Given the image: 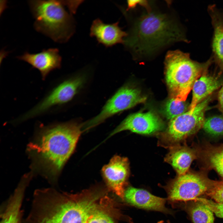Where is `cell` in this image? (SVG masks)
<instances>
[{
	"mask_svg": "<svg viewBox=\"0 0 223 223\" xmlns=\"http://www.w3.org/2000/svg\"><path fill=\"white\" fill-rule=\"evenodd\" d=\"M83 126V124L71 121L39 129L27 149L31 171L39 173L52 184L56 183L75 149Z\"/></svg>",
	"mask_w": 223,
	"mask_h": 223,
	"instance_id": "cell-1",
	"label": "cell"
},
{
	"mask_svg": "<svg viewBox=\"0 0 223 223\" xmlns=\"http://www.w3.org/2000/svg\"><path fill=\"white\" fill-rule=\"evenodd\" d=\"M143 5L145 10L133 21L124 44L134 57H153L178 42H188L177 20L171 15Z\"/></svg>",
	"mask_w": 223,
	"mask_h": 223,
	"instance_id": "cell-2",
	"label": "cell"
},
{
	"mask_svg": "<svg viewBox=\"0 0 223 223\" xmlns=\"http://www.w3.org/2000/svg\"><path fill=\"white\" fill-rule=\"evenodd\" d=\"M99 196L88 190L72 194L52 188L37 189L28 217L37 223H86L101 210Z\"/></svg>",
	"mask_w": 223,
	"mask_h": 223,
	"instance_id": "cell-3",
	"label": "cell"
},
{
	"mask_svg": "<svg viewBox=\"0 0 223 223\" xmlns=\"http://www.w3.org/2000/svg\"><path fill=\"white\" fill-rule=\"evenodd\" d=\"M213 62L211 56L200 63L192 60L188 53L179 50H170L165 55V75L170 98L186 101L194 84Z\"/></svg>",
	"mask_w": 223,
	"mask_h": 223,
	"instance_id": "cell-4",
	"label": "cell"
},
{
	"mask_svg": "<svg viewBox=\"0 0 223 223\" xmlns=\"http://www.w3.org/2000/svg\"><path fill=\"white\" fill-rule=\"evenodd\" d=\"M28 3L37 31L56 42L69 40L74 32L75 24L71 14L65 8V1L30 0Z\"/></svg>",
	"mask_w": 223,
	"mask_h": 223,
	"instance_id": "cell-5",
	"label": "cell"
},
{
	"mask_svg": "<svg viewBox=\"0 0 223 223\" xmlns=\"http://www.w3.org/2000/svg\"><path fill=\"white\" fill-rule=\"evenodd\" d=\"M214 181L201 172H187L178 176L167 186L168 199L172 202L192 201L206 194Z\"/></svg>",
	"mask_w": 223,
	"mask_h": 223,
	"instance_id": "cell-6",
	"label": "cell"
},
{
	"mask_svg": "<svg viewBox=\"0 0 223 223\" xmlns=\"http://www.w3.org/2000/svg\"><path fill=\"white\" fill-rule=\"evenodd\" d=\"M210 95L198 104L193 110H189L170 120L164 137L169 142H179L202 128L205 114L212 100Z\"/></svg>",
	"mask_w": 223,
	"mask_h": 223,
	"instance_id": "cell-7",
	"label": "cell"
},
{
	"mask_svg": "<svg viewBox=\"0 0 223 223\" xmlns=\"http://www.w3.org/2000/svg\"><path fill=\"white\" fill-rule=\"evenodd\" d=\"M146 99L139 89L129 85L122 86L107 101L99 114L83 124V130L94 127L118 112L144 103Z\"/></svg>",
	"mask_w": 223,
	"mask_h": 223,
	"instance_id": "cell-8",
	"label": "cell"
},
{
	"mask_svg": "<svg viewBox=\"0 0 223 223\" xmlns=\"http://www.w3.org/2000/svg\"><path fill=\"white\" fill-rule=\"evenodd\" d=\"M84 77L79 76L57 86L41 102L21 117L22 121L40 115L52 107L68 102L77 93L85 82Z\"/></svg>",
	"mask_w": 223,
	"mask_h": 223,
	"instance_id": "cell-9",
	"label": "cell"
},
{
	"mask_svg": "<svg viewBox=\"0 0 223 223\" xmlns=\"http://www.w3.org/2000/svg\"><path fill=\"white\" fill-rule=\"evenodd\" d=\"M102 173L107 185L112 191L124 199L125 187L129 176V163L125 157L115 155L102 168Z\"/></svg>",
	"mask_w": 223,
	"mask_h": 223,
	"instance_id": "cell-10",
	"label": "cell"
},
{
	"mask_svg": "<svg viewBox=\"0 0 223 223\" xmlns=\"http://www.w3.org/2000/svg\"><path fill=\"white\" fill-rule=\"evenodd\" d=\"M163 127L161 120L153 112L136 113L125 119L110 133L109 137L126 130L140 134H149L161 130Z\"/></svg>",
	"mask_w": 223,
	"mask_h": 223,
	"instance_id": "cell-11",
	"label": "cell"
},
{
	"mask_svg": "<svg viewBox=\"0 0 223 223\" xmlns=\"http://www.w3.org/2000/svg\"><path fill=\"white\" fill-rule=\"evenodd\" d=\"M17 58L26 62L40 72L42 79H45L50 72L61 67L62 58L56 48L43 49L38 53L31 54L25 52Z\"/></svg>",
	"mask_w": 223,
	"mask_h": 223,
	"instance_id": "cell-12",
	"label": "cell"
},
{
	"mask_svg": "<svg viewBox=\"0 0 223 223\" xmlns=\"http://www.w3.org/2000/svg\"><path fill=\"white\" fill-rule=\"evenodd\" d=\"M124 199L135 207L144 209L169 213L165 207L166 199L155 196L146 190L129 186L125 190Z\"/></svg>",
	"mask_w": 223,
	"mask_h": 223,
	"instance_id": "cell-13",
	"label": "cell"
},
{
	"mask_svg": "<svg viewBox=\"0 0 223 223\" xmlns=\"http://www.w3.org/2000/svg\"><path fill=\"white\" fill-rule=\"evenodd\" d=\"M33 175L30 172L23 176L1 216L0 223H21V208L25 190Z\"/></svg>",
	"mask_w": 223,
	"mask_h": 223,
	"instance_id": "cell-14",
	"label": "cell"
},
{
	"mask_svg": "<svg viewBox=\"0 0 223 223\" xmlns=\"http://www.w3.org/2000/svg\"><path fill=\"white\" fill-rule=\"evenodd\" d=\"M208 11L213 28L212 57L221 75L223 72V14L215 5L209 6Z\"/></svg>",
	"mask_w": 223,
	"mask_h": 223,
	"instance_id": "cell-15",
	"label": "cell"
},
{
	"mask_svg": "<svg viewBox=\"0 0 223 223\" xmlns=\"http://www.w3.org/2000/svg\"><path fill=\"white\" fill-rule=\"evenodd\" d=\"M90 34L107 47L124 43V39L127 35V33L119 26L118 22L106 24L99 19L94 20L92 23Z\"/></svg>",
	"mask_w": 223,
	"mask_h": 223,
	"instance_id": "cell-16",
	"label": "cell"
},
{
	"mask_svg": "<svg viewBox=\"0 0 223 223\" xmlns=\"http://www.w3.org/2000/svg\"><path fill=\"white\" fill-rule=\"evenodd\" d=\"M208 71L204 73L194 84L192 98L189 110H193L198 104L223 84V79L221 75L209 74Z\"/></svg>",
	"mask_w": 223,
	"mask_h": 223,
	"instance_id": "cell-17",
	"label": "cell"
},
{
	"mask_svg": "<svg viewBox=\"0 0 223 223\" xmlns=\"http://www.w3.org/2000/svg\"><path fill=\"white\" fill-rule=\"evenodd\" d=\"M197 156V150L186 146H177L171 148L165 160L180 176L188 172L192 162Z\"/></svg>",
	"mask_w": 223,
	"mask_h": 223,
	"instance_id": "cell-18",
	"label": "cell"
},
{
	"mask_svg": "<svg viewBox=\"0 0 223 223\" xmlns=\"http://www.w3.org/2000/svg\"><path fill=\"white\" fill-rule=\"evenodd\" d=\"M197 152L205 167L214 170L223 178V144L206 145Z\"/></svg>",
	"mask_w": 223,
	"mask_h": 223,
	"instance_id": "cell-19",
	"label": "cell"
},
{
	"mask_svg": "<svg viewBox=\"0 0 223 223\" xmlns=\"http://www.w3.org/2000/svg\"><path fill=\"white\" fill-rule=\"evenodd\" d=\"M186 210L193 223H214L213 213L200 202L193 200Z\"/></svg>",
	"mask_w": 223,
	"mask_h": 223,
	"instance_id": "cell-20",
	"label": "cell"
},
{
	"mask_svg": "<svg viewBox=\"0 0 223 223\" xmlns=\"http://www.w3.org/2000/svg\"><path fill=\"white\" fill-rule=\"evenodd\" d=\"M189 106L185 101H177L170 98L164 105L163 113L171 120L189 110Z\"/></svg>",
	"mask_w": 223,
	"mask_h": 223,
	"instance_id": "cell-21",
	"label": "cell"
},
{
	"mask_svg": "<svg viewBox=\"0 0 223 223\" xmlns=\"http://www.w3.org/2000/svg\"><path fill=\"white\" fill-rule=\"evenodd\" d=\"M202 128L209 135L215 137L223 135V115L205 119Z\"/></svg>",
	"mask_w": 223,
	"mask_h": 223,
	"instance_id": "cell-22",
	"label": "cell"
},
{
	"mask_svg": "<svg viewBox=\"0 0 223 223\" xmlns=\"http://www.w3.org/2000/svg\"><path fill=\"white\" fill-rule=\"evenodd\" d=\"M194 200L201 202L217 217L223 218V203L217 202L211 199L200 197L196 198Z\"/></svg>",
	"mask_w": 223,
	"mask_h": 223,
	"instance_id": "cell-23",
	"label": "cell"
},
{
	"mask_svg": "<svg viewBox=\"0 0 223 223\" xmlns=\"http://www.w3.org/2000/svg\"><path fill=\"white\" fill-rule=\"evenodd\" d=\"M206 195L216 202L223 203V181H214L212 187Z\"/></svg>",
	"mask_w": 223,
	"mask_h": 223,
	"instance_id": "cell-24",
	"label": "cell"
},
{
	"mask_svg": "<svg viewBox=\"0 0 223 223\" xmlns=\"http://www.w3.org/2000/svg\"><path fill=\"white\" fill-rule=\"evenodd\" d=\"M87 223H114L111 217L101 210L92 214L88 220Z\"/></svg>",
	"mask_w": 223,
	"mask_h": 223,
	"instance_id": "cell-25",
	"label": "cell"
},
{
	"mask_svg": "<svg viewBox=\"0 0 223 223\" xmlns=\"http://www.w3.org/2000/svg\"><path fill=\"white\" fill-rule=\"evenodd\" d=\"M218 109L223 114V84L218 94Z\"/></svg>",
	"mask_w": 223,
	"mask_h": 223,
	"instance_id": "cell-26",
	"label": "cell"
},
{
	"mask_svg": "<svg viewBox=\"0 0 223 223\" xmlns=\"http://www.w3.org/2000/svg\"><path fill=\"white\" fill-rule=\"evenodd\" d=\"M23 223H37L33 221L28 218Z\"/></svg>",
	"mask_w": 223,
	"mask_h": 223,
	"instance_id": "cell-27",
	"label": "cell"
},
{
	"mask_svg": "<svg viewBox=\"0 0 223 223\" xmlns=\"http://www.w3.org/2000/svg\"><path fill=\"white\" fill-rule=\"evenodd\" d=\"M157 223H164V221H160L158 222Z\"/></svg>",
	"mask_w": 223,
	"mask_h": 223,
	"instance_id": "cell-28",
	"label": "cell"
},
{
	"mask_svg": "<svg viewBox=\"0 0 223 223\" xmlns=\"http://www.w3.org/2000/svg\"><path fill=\"white\" fill-rule=\"evenodd\" d=\"M86 223H87V222H86Z\"/></svg>",
	"mask_w": 223,
	"mask_h": 223,
	"instance_id": "cell-29",
	"label": "cell"
}]
</instances>
